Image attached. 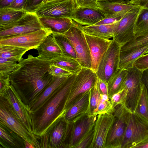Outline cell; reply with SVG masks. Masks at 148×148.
Instances as JSON below:
<instances>
[{"label":"cell","instance_id":"cell-1","mask_svg":"<svg viewBox=\"0 0 148 148\" xmlns=\"http://www.w3.org/2000/svg\"><path fill=\"white\" fill-rule=\"evenodd\" d=\"M51 60L29 55L18 63L20 67L10 75L11 84L28 111L29 107L53 82L55 77L48 73Z\"/></svg>","mask_w":148,"mask_h":148},{"label":"cell","instance_id":"cell-2","mask_svg":"<svg viewBox=\"0 0 148 148\" xmlns=\"http://www.w3.org/2000/svg\"><path fill=\"white\" fill-rule=\"evenodd\" d=\"M77 74H73L35 111L29 113L33 134L37 139L46 134L66 113L71 88Z\"/></svg>","mask_w":148,"mask_h":148},{"label":"cell","instance_id":"cell-3","mask_svg":"<svg viewBox=\"0 0 148 148\" xmlns=\"http://www.w3.org/2000/svg\"><path fill=\"white\" fill-rule=\"evenodd\" d=\"M126 71L120 90H122L124 104L130 111L134 112L140 95L144 72L134 66Z\"/></svg>","mask_w":148,"mask_h":148},{"label":"cell","instance_id":"cell-4","mask_svg":"<svg viewBox=\"0 0 148 148\" xmlns=\"http://www.w3.org/2000/svg\"><path fill=\"white\" fill-rule=\"evenodd\" d=\"M0 123L15 132L25 140L34 144L36 148L38 140L35 136L26 129L8 101L5 97L0 96Z\"/></svg>","mask_w":148,"mask_h":148},{"label":"cell","instance_id":"cell-5","mask_svg":"<svg viewBox=\"0 0 148 148\" xmlns=\"http://www.w3.org/2000/svg\"><path fill=\"white\" fill-rule=\"evenodd\" d=\"M114 108V121L107 136L106 148H121L131 112L124 104Z\"/></svg>","mask_w":148,"mask_h":148},{"label":"cell","instance_id":"cell-6","mask_svg":"<svg viewBox=\"0 0 148 148\" xmlns=\"http://www.w3.org/2000/svg\"><path fill=\"white\" fill-rule=\"evenodd\" d=\"M82 26L75 22L64 35L73 47L77 55L76 60L82 67L91 69L90 50Z\"/></svg>","mask_w":148,"mask_h":148},{"label":"cell","instance_id":"cell-7","mask_svg":"<svg viewBox=\"0 0 148 148\" xmlns=\"http://www.w3.org/2000/svg\"><path fill=\"white\" fill-rule=\"evenodd\" d=\"M98 79L95 72L91 69L82 67L76 74L67 101L66 112L86 92L89 91Z\"/></svg>","mask_w":148,"mask_h":148},{"label":"cell","instance_id":"cell-8","mask_svg":"<svg viewBox=\"0 0 148 148\" xmlns=\"http://www.w3.org/2000/svg\"><path fill=\"white\" fill-rule=\"evenodd\" d=\"M148 136V121L130 112L121 148H132Z\"/></svg>","mask_w":148,"mask_h":148},{"label":"cell","instance_id":"cell-9","mask_svg":"<svg viewBox=\"0 0 148 148\" xmlns=\"http://www.w3.org/2000/svg\"><path fill=\"white\" fill-rule=\"evenodd\" d=\"M43 28L35 13L27 12L18 21L0 26V39L34 32Z\"/></svg>","mask_w":148,"mask_h":148},{"label":"cell","instance_id":"cell-10","mask_svg":"<svg viewBox=\"0 0 148 148\" xmlns=\"http://www.w3.org/2000/svg\"><path fill=\"white\" fill-rule=\"evenodd\" d=\"M142 10L139 7L126 13L118 22L114 32V39L123 46L135 36L136 23Z\"/></svg>","mask_w":148,"mask_h":148},{"label":"cell","instance_id":"cell-11","mask_svg":"<svg viewBox=\"0 0 148 148\" xmlns=\"http://www.w3.org/2000/svg\"><path fill=\"white\" fill-rule=\"evenodd\" d=\"M121 47L120 45L114 39L95 72L98 78L107 83L119 69Z\"/></svg>","mask_w":148,"mask_h":148},{"label":"cell","instance_id":"cell-12","mask_svg":"<svg viewBox=\"0 0 148 148\" xmlns=\"http://www.w3.org/2000/svg\"><path fill=\"white\" fill-rule=\"evenodd\" d=\"M76 8L74 0H57L44 3L36 10L38 17H65L71 19Z\"/></svg>","mask_w":148,"mask_h":148},{"label":"cell","instance_id":"cell-13","mask_svg":"<svg viewBox=\"0 0 148 148\" xmlns=\"http://www.w3.org/2000/svg\"><path fill=\"white\" fill-rule=\"evenodd\" d=\"M51 32L43 28L28 34L13 36L0 39V45L16 46L29 50L36 49Z\"/></svg>","mask_w":148,"mask_h":148},{"label":"cell","instance_id":"cell-14","mask_svg":"<svg viewBox=\"0 0 148 148\" xmlns=\"http://www.w3.org/2000/svg\"><path fill=\"white\" fill-rule=\"evenodd\" d=\"M114 119L113 113L97 115L94 125V136L90 148H106L107 136Z\"/></svg>","mask_w":148,"mask_h":148},{"label":"cell","instance_id":"cell-15","mask_svg":"<svg viewBox=\"0 0 148 148\" xmlns=\"http://www.w3.org/2000/svg\"><path fill=\"white\" fill-rule=\"evenodd\" d=\"M0 96L8 101L26 129L33 134L31 118L27 108L13 86L11 84Z\"/></svg>","mask_w":148,"mask_h":148},{"label":"cell","instance_id":"cell-16","mask_svg":"<svg viewBox=\"0 0 148 148\" xmlns=\"http://www.w3.org/2000/svg\"><path fill=\"white\" fill-rule=\"evenodd\" d=\"M97 116H90L86 113L71 124V133L69 148H75L92 128Z\"/></svg>","mask_w":148,"mask_h":148},{"label":"cell","instance_id":"cell-17","mask_svg":"<svg viewBox=\"0 0 148 148\" xmlns=\"http://www.w3.org/2000/svg\"><path fill=\"white\" fill-rule=\"evenodd\" d=\"M84 33L90 54L91 69L96 72L113 40H106Z\"/></svg>","mask_w":148,"mask_h":148},{"label":"cell","instance_id":"cell-18","mask_svg":"<svg viewBox=\"0 0 148 148\" xmlns=\"http://www.w3.org/2000/svg\"><path fill=\"white\" fill-rule=\"evenodd\" d=\"M98 9L107 18L115 15H124L129 11L140 7L128 3L127 0H111L98 2Z\"/></svg>","mask_w":148,"mask_h":148},{"label":"cell","instance_id":"cell-19","mask_svg":"<svg viewBox=\"0 0 148 148\" xmlns=\"http://www.w3.org/2000/svg\"><path fill=\"white\" fill-rule=\"evenodd\" d=\"M106 18L98 10L88 8H76L71 19L81 25L89 26L95 25Z\"/></svg>","mask_w":148,"mask_h":148},{"label":"cell","instance_id":"cell-20","mask_svg":"<svg viewBox=\"0 0 148 148\" xmlns=\"http://www.w3.org/2000/svg\"><path fill=\"white\" fill-rule=\"evenodd\" d=\"M38 17L43 28L50 30L52 34L64 35L75 23L68 18Z\"/></svg>","mask_w":148,"mask_h":148},{"label":"cell","instance_id":"cell-21","mask_svg":"<svg viewBox=\"0 0 148 148\" xmlns=\"http://www.w3.org/2000/svg\"><path fill=\"white\" fill-rule=\"evenodd\" d=\"M90 90L85 93L67 110L64 118L68 123H73L88 113L90 99Z\"/></svg>","mask_w":148,"mask_h":148},{"label":"cell","instance_id":"cell-22","mask_svg":"<svg viewBox=\"0 0 148 148\" xmlns=\"http://www.w3.org/2000/svg\"><path fill=\"white\" fill-rule=\"evenodd\" d=\"M0 132V148H25V140L1 123Z\"/></svg>","mask_w":148,"mask_h":148},{"label":"cell","instance_id":"cell-23","mask_svg":"<svg viewBox=\"0 0 148 148\" xmlns=\"http://www.w3.org/2000/svg\"><path fill=\"white\" fill-rule=\"evenodd\" d=\"M36 49L38 52L37 57L43 60H52L62 55L52 34L47 36Z\"/></svg>","mask_w":148,"mask_h":148},{"label":"cell","instance_id":"cell-24","mask_svg":"<svg viewBox=\"0 0 148 148\" xmlns=\"http://www.w3.org/2000/svg\"><path fill=\"white\" fill-rule=\"evenodd\" d=\"M67 124L64 117H62L46 134L48 136V148H61Z\"/></svg>","mask_w":148,"mask_h":148},{"label":"cell","instance_id":"cell-25","mask_svg":"<svg viewBox=\"0 0 148 148\" xmlns=\"http://www.w3.org/2000/svg\"><path fill=\"white\" fill-rule=\"evenodd\" d=\"M118 22L109 24L82 26V29L84 33L88 35L106 40H112L114 39V31Z\"/></svg>","mask_w":148,"mask_h":148},{"label":"cell","instance_id":"cell-26","mask_svg":"<svg viewBox=\"0 0 148 148\" xmlns=\"http://www.w3.org/2000/svg\"><path fill=\"white\" fill-rule=\"evenodd\" d=\"M148 49V45L128 52L120 51L119 69L127 70L134 66L135 61L145 54Z\"/></svg>","mask_w":148,"mask_h":148},{"label":"cell","instance_id":"cell-27","mask_svg":"<svg viewBox=\"0 0 148 148\" xmlns=\"http://www.w3.org/2000/svg\"><path fill=\"white\" fill-rule=\"evenodd\" d=\"M68 77L59 78L55 77L53 82L46 88L41 95L35 100L29 107L28 110L29 112H32L39 108Z\"/></svg>","mask_w":148,"mask_h":148},{"label":"cell","instance_id":"cell-28","mask_svg":"<svg viewBox=\"0 0 148 148\" xmlns=\"http://www.w3.org/2000/svg\"><path fill=\"white\" fill-rule=\"evenodd\" d=\"M27 13L24 10H16L8 7L0 8V26L14 23Z\"/></svg>","mask_w":148,"mask_h":148},{"label":"cell","instance_id":"cell-29","mask_svg":"<svg viewBox=\"0 0 148 148\" xmlns=\"http://www.w3.org/2000/svg\"><path fill=\"white\" fill-rule=\"evenodd\" d=\"M51 64L68 71L72 74H77L82 68L75 59L62 55L52 60Z\"/></svg>","mask_w":148,"mask_h":148},{"label":"cell","instance_id":"cell-30","mask_svg":"<svg viewBox=\"0 0 148 148\" xmlns=\"http://www.w3.org/2000/svg\"><path fill=\"white\" fill-rule=\"evenodd\" d=\"M29 49L16 46L0 45V58L14 60L19 62L22 56Z\"/></svg>","mask_w":148,"mask_h":148},{"label":"cell","instance_id":"cell-31","mask_svg":"<svg viewBox=\"0 0 148 148\" xmlns=\"http://www.w3.org/2000/svg\"><path fill=\"white\" fill-rule=\"evenodd\" d=\"M52 35L62 51L61 55L70 57L76 60L75 52L68 39L64 35L52 34Z\"/></svg>","mask_w":148,"mask_h":148},{"label":"cell","instance_id":"cell-32","mask_svg":"<svg viewBox=\"0 0 148 148\" xmlns=\"http://www.w3.org/2000/svg\"><path fill=\"white\" fill-rule=\"evenodd\" d=\"M134 112L148 121V90L144 80L140 95Z\"/></svg>","mask_w":148,"mask_h":148},{"label":"cell","instance_id":"cell-33","mask_svg":"<svg viewBox=\"0 0 148 148\" xmlns=\"http://www.w3.org/2000/svg\"><path fill=\"white\" fill-rule=\"evenodd\" d=\"M126 72V70L119 69L109 80L107 84L108 97L110 99L113 94L120 90Z\"/></svg>","mask_w":148,"mask_h":148},{"label":"cell","instance_id":"cell-34","mask_svg":"<svg viewBox=\"0 0 148 148\" xmlns=\"http://www.w3.org/2000/svg\"><path fill=\"white\" fill-rule=\"evenodd\" d=\"M135 33L133 38L148 34V8H142L136 23Z\"/></svg>","mask_w":148,"mask_h":148},{"label":"cell","instance_id":"cell-35","mask_svg":"<svg viewBox=\"0 0 148 148\" xmlns=\"http://www.w3.org/2000/svg\"><path fill=\"white\" fill-rule=\"evenodd\" d=\"M97 80L94 86L90 90V102L88 113L90 116H96L95 114L100 100L101 92Z\"/></svg>","mask_w":148,"mask_h":148},{"label":"cell","instance_id":"cell-36","mask_svg":"<svg viewBox=\"0 0 148 148\" xmlns=\"http://www.w3.org/2000/svg\"><path fill=\"white\" fill-rule=\"evenodd\" d=\"M12 59L0 58V77H6L17 70L20 65Z\"/></svg>","mask_w":148,"mask_h":148},{"label":"cell","instance_id":"cell-37","mask_svg":"<svg viewBox=\"0 0 148 148\" xmlns=\"http://www.w3.org/2000/svg\"><path fill=\"white\" fill-rule=\"evenodd\" d=\"M148 45V34L134 38L121 46L120 51L128 52Z\"/></svg>","mask_w":148,"mask_h":148},{"label":"cell","instance_id":"cell-38","mask_svg":"<svg viewBox=\"0 0 148 148\" xmlns=\"http://www.w3.org/2000/svg\"><path fill=\"white\" fill-rule=\"evenodd\" d=\"M115 108L112 106L108 96L101 93L100 99L98 104L95 115L108 113H113Z\"/></svg>","mask_w":148,"mask_h":148},{"label":"cell","instance_id":"cell-39","mask_svg":"<svg viewBox=\"0 0 148 148\" xmlns=\"http://www.w3.org/2000/svg\"><path fill=\"white\" fill-rule=\"evenodd\" d=\"M48 73L54 77L59 78L69 77L73 74L68 71L51 64L50 65Z\"/></svg>","mask_w":148,"mask_h":148},{"label":"cell","instance_id":"cell-40","mask_svg":"<svg viewBox=\"0 0 148 148\" xmlns=\"http://www.w3.org/2000/svg\"><path fill=\"white\" fill-rule=\"evenodd\" d=\"M94 134V126L75 148H90L93 139Z\"/></svg>","mask_w":148,"mask_h":148},{"label":"cell","instance_id":"cell-41","mask_svg":"<svg viewBox=\"0 0 148 148\" xmlns=\"http://www.w3.org/2000/svg\"><path fill=\"white\" fill-rule=\"evenodd\" d=\"M76 8H88L98 10L97 0H74Z\"/></svg>","mask_w":148,"mask_h":148},{"label":"cell","instance_id":"cell-42","mask_svg":"<svg viewBox=\"0 0 148 148\" xmlns=\"http://www.w3.org/2000/svg\"><path fill=\"white\" fill-rule=\"evenodd\" d=\"M134 66L140 70L144 72L148 69V53L144 54L135 61Z\"/></svg>","mask_w":148,"mask_h":148},{"label":"cell","instance_id":"cell-43","mask_svg":"<svg viewBox=\"0 0 148 148\" xmlns=\"http://www.w3.org/2000/svg\"><path fill=\"white\" fill-rule=\"evenodd\" d=\"M44 0H27L25 10L27 12L35 13Z\"/></svg>","mask_w":148,"mask_h":148},{"label":"cell","instance_id":"cell-44","mask_svg":"<svg viewBox=\"0 0 148 148\" xmlns=\"http://www.w3.org/2000/svg\"><path fill=\"white\" fill-rule=\"evenodd\" d=\"M110 100L111 104L114 108L119 104H123L122 90H120L113 94L110 98Z\"/></svg>","mask_w":148,"mask_h":148},{"label":"cell","instance_id":"cell-45","mask_svg":"<svg viewBox=\"0 0 148 148\" xmlns=\"http://www.w3.org/2000/svg\"><path fill=\"white\" fill-rule=\"evenodd\" d=\"M123 15H115L106 18L95 25L109 24L117 23L122 18Z\"/></svg>","mask_w":148,"mask_h":148},{"label":"cell","instance_id":"cell-46","mask_svg":"<svg viewBox=\"0 0 148 148\" xmlns=\"http://www.w3.org/2000/svg\"><path fill=\"white\" fill-rule=\"evenodd\" d=\"M26 2L27 0H14L8 7L16 10H24Z\"/></svg>","mask_w":148,"mask_h":148},{"label":"cell","instance_id":"cell-47","mask_svg":"<svg viewBox=\"0 0 148 148\" xmlns=\"http://www.w3.org/2000/svg\"><path fill=\"white\" fill-rule=\"evenodd\" d=\"M10 85V76L6 77H0V95L8 88Z\"/></svg>","mask_w":148,"mask_h":148},{"label":"cell","instance_id":"cell-48","mask_svg":"<svg viewBox=\"0 0 148 148\" xmlns=\"http://www.w3.org/2000/svg\"><path fill=\"white\" fill-rule=\"evenodd\" d=\"M129 4L139 6L143 8H148V0H127Z\"/></svg>","mask_w":148,"mask_h":148},{"label":"cell","instance_id":"cell-49","mask_svg":"<svg viewBox=\"0 0 148 148\" xmlns=\"http://www.w3.org/2000/svg\"><path fill=\"white\" fill-rule=\"evenodd\" d=\"M98 83L101 93L108 96L107 83L98 78Z\"/></svg>","mask_w":148,"mask_h":148},{"label":"cell","instance_id":"cell-50","mask_svg":"<svg viewBox=\"0 0 148 148\" xmlns=\"http://www.w3.org/2000/svg\"><path fill=\"white\" fill-rule=\"evenodd\" d=\"M132 148H148V136L142 141L134 145Z\"/></svg>","mask_w":148,"mask_h":148},{"label":"cell","instance_id":"cell-51","mask_svg":"<svg viewBox=\"0 0 148 148\" xmlns=\"http://www.w3.org/2000/svg\"><path fill=\"white\" fill-rule=\"evenodd\" d=\"M14 0H0V8L8 7Z\"/></svg>","mask_w":148,"mask_h":148},{"label":"cell","instance_id":"cell-52","mask_svg":"<svg viewBox=\"0 0 148 148\" xmlns=\"http://www.w3.org/2000/svg\"><path fill=\"white\" fill-rule=\"evenodd\" d=\"M24 144L25 145V148H35L34 144L29 143L28 141L24 140Z\"/></svg>","mask_w":148,"mask_h":148},{"label":"cell","instance_id":"cell-53","mask_svg":"<svg viewBox=\"0 0 148 148\" xmlns=\"http://www.w3.org/2000/svg\"><path fill=\"white\" fill-rule=\"evenodd\" d=\"M144 75H143V79L148 90V79L145 74Z\"/></svg>","mask_w":148,"mask_h":148},{"label":"cell","instance_id":"cell-54","mask_svg":"<svg viewBox=\"0 0 148 148\" xmlns=\"http://www.w3.org/2000/svg\"><path fill=\"white\" fill-rule=\"evenodd\" d=\"M144 72L148 79V69L145 70Z\"/></svg>","mask_w":148,"mask_h":148},{"label":"cell","instance_id":"cell-55","mask_svg":"<svg viewBox=\"0 0 148 148\" xmlns=\"http://www.w3.org/2000/svg\"><path fill=\"white\" fill-rule=\"evenodd\" d=\"M54 0H44L43 3L47 2L50 1H54Z\"/></svg>","mask_w":148,"mask_h":148},{"label":"cell","instance_id":"cell-56","mask_svg":"<svg viewBox=\"0 0 148 148\" xmlns=\"http://www.w3.org/2000/svg\"><path fill=\"white\" fill-rule=\"evenodd\" d=\"M111 0H97L98 2L100 1H107Z\"/></svg>","mask_w":148,"mask_h":148},{"label":"cell","instance_id":"cell-57","mask_svg":"<svg viewBox=\"0 0 148 148\" xmlns=\"http://www.w3.org/2000/svg\"><path fill=\"white\" fill-rule=\"evenodd\" d=\"M148 53V50L146 51V52L145 53V54H147V53Z\"/></svg>","mask_w":148,"mask_h":148}]
</instances>
